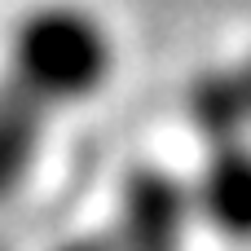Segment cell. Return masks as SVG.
<instances>
[{"instance_id":"3957f363","label":"cell","mask_w":251,"mask_h":251,"mask_svg":"<svg viewBox=\"0 0 251 251\" xmlns=\"http://www.w3.org/2000/svg\"><path fill=\"white\" fill-rule=\"evenodd\" d=\"M190 203L203 229L234 247H251V146H216L190 181Z\"/></svg>"},{"instance_id":"6da1fadb","label":"cell","mask_w":251,"mask_h":251,"mask_svg":"<svg viewBox=\"0 0 251 251\" xmlns=\"http://www.w3.org/2000/svg\"><path fill=\"white\" fill-rule=\"evenodd\" d=\"M119 71V40L106 13L84 0L22 9L0 49V203L31 181L49 128L97 101Z\"/></svg>"},{"instance_id":"7a4b0ae2","label":"cell","mask_w":251,"mask_h":251,"mask_svg":"<svg viewBox=\"0 0 251 251\" xmlns=\"http://www.w3.org/2000/svg\"><path fill=\"white\" fill-rule=\"evenodd\" d=\"M194 221L190 185L168 172H141L128 181L119 212L66 251H185Z\"/></svg>"}]
</instances>
